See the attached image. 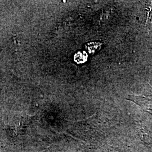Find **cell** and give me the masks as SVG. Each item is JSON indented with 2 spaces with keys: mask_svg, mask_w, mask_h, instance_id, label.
Instances as JSON below:
<instances>
[{
  "mask_svg": "<svg viewBox=\"0 0 152 152\" xmlns=\"http://www.w3.org/2000/svg\"><path fill=\"white\" fill-rule=\"evenodd\" d=\"M152 91L149 94H144L140 95H129L126 100L131 101L152 115Z\"/></svg>",
  "mask_w": 152,
  "mask_h": 152,
  "instance_id": "obj_1",
  "label": "cell"
}]
</instances>
